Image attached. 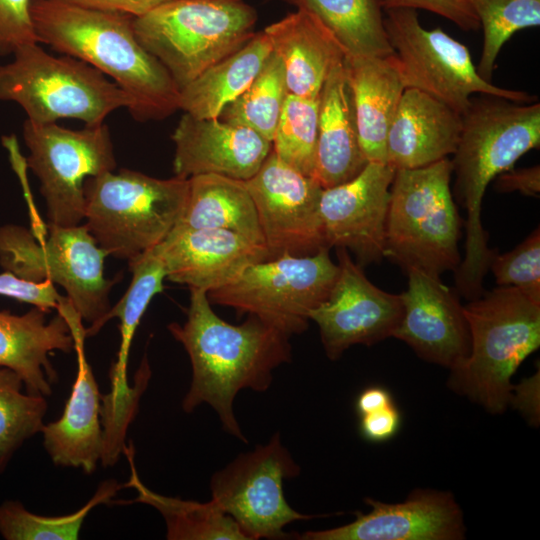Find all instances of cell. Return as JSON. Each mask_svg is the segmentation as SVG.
<instances>
[{
  "label": "cell",
  "mask_w": 540,
  "mask_h": 540,
  "mask_svg": "<svg viewBox=\"0 0 540 540\" xmlns=\"http://www.w3.org/2000/svg\"><path fill=\"white\" fill-rule=\"evenodd\" d=\"M189 289L186 321L167 327L192 366L182 409L190 413L203 403L210 405L225 432L247 443L234 414L235 397L243 389H269L273 371L291 360L290 337L254 315L240 325L230 324L214 312L205 290Z\"/></svg>",
  "instance_id": "cell-1"
},
{
  "label": "cell",
  "mask_w": 540,
  "mask_h": 540,
  "mask_svg": "<svg viewBox=\"0 0 540 540\" xmlns=\"http://www.w3.org/2000/svg\"><path fill=\"white\" fill-rule=\"evenodd\" d=\"M540 146V104L519 103L482 95L471 98L462 114L460 138L453 153L455 193L465 208L466 240L463 261L455 270L457 293L468 300L480 296L495 254L481 222L485 191L499 174L513 168L525 153Z\"/></svg>",
  "instance_id": "cell-2"
},
{
  "label": "cell",
  "mask_w": 540,
  "mask_h": 540,
  "mask_svg": "<svg viewBox=\"0 0 540 540\" xmlns=\"http://www.w3.org/2000/svg\"><path fill=\"white\" fill-rule=\"evenodd\" d=\"M30 11L38 42L109 76L131 98L135 119L159 120L179 109L178 86L139 42L132 16L64 0H33Z\"/></svg>",
  "instance_id": "cell-3"
},
{
  "label": "cell",
  "mask_w": 540,
  "mask_h": 540,
  "mask_svg": "<svg viewBox=\"0 0 540 540\" xmlns=\"http://www.w3.org/2000/svg\"><path fill=\"white\" fill-rule=\"evenodd\" d=\"M470 352L448 386L492 414L508 407L511 378L540 345V305L517 288L498 286L464 306Z\"/></svg>",
  "instance_id": "cell-4"
},
{
  "label": "cell",
  "mask_w": 540,
  "mask_h": 540,
  "mask_svg": "<svg viewBox=\"0 0 540 540\" xmlns=\"http://www.w3.org/2000/svg\"><path fill=\"white\" fill-rule=\"evenodd\" d=\"M256 22V10L244 0H168L133 17V28L180 90L242 48Z\"/></svg>",
  "instance_id": "cell-5"
},
{
  "label": "cell",
  "mask_w": 540,
  "mask_h": 540,
  "mask_svg": "<svg viewBox=\"0 0 540 540\" xmlns=\"http://www.w3.org/2000/svg\"><path fill=\"white\" fill-rule=\"evenodd\" d=\"M452 162L395 170L390 187L385 251L406 272L440 276L459 266L461 219L453 200Z\"/></svg>",
  "instance_id": "cell-6"
},
{
  "label": "cell",
  "mask_w": 540,
  "mask_h": 540,
  "mask_svg": "<svg viewBox=\"0 0 540 540\" xmlns=\"http://www.w3.org/2000/svg\"><path fill=\"white\" fill-rule=\"evenodd\" d=\"M189 179L120 169L84 182L85 226L108 255L131 260L159 244L178 222Z\"/></svg>",
  "instance_id": "cell-7"
},
{
  "label": "cell",
  "mask_w": 540,
  "mask_h": 540,
  "mask_svg": "<svg viewBox=\"0 0 540 540\" xmlns=\"http://www.w3.org/2000/svg\"><path fill=\"white\" fill-rule=\"evenodd\" d=\"M12 52L14 60L0 65V101L17 103L30 121L78 119L95 126L113 111L132 107L131 98L117 84L79 59L55 57L38 42Z\"/></svg>",
  "instance_id": "cell-8"
},
{
  "label": "cell",
  "mask_w": 540,
  "mask_h": 540,
  "mask_svg": "<svg viewBox=\"0 0 540 540\" xmlns=\"http://www.w3.org/2000/svg\"><path fill=\"white\" fill-rule=\"evenodd\" d=\"M49 237L37 239L22 226L0 227V265L14 275L33 282L49 280L64 288L67 298L90 323L86 336L96 335L100 321L111 308L109 293L116 279L104 276L108 255L85 224H48Z\"/></svg>",
  "instance_id": "cell-9"
},
{
  "label": "cell",
  "mask_w": 540,
  "mask_h": 540,
  "mask_svg": "<svg viewBox=\"0 0 540 540\" xmlns=\"http://www.w3.org/2000/svg\"><path fill=\"white\" fill-rule=\"evenodd\" d=\"M327 247L283 254L247 266L233 281L207 292L210 302L254 315L285 335L303 333L312 310L329 296L339 273Z\"/></svg>",
  "instance_id": "cell-10"
},
{
  "label": "cell",
  "mask_w": 540,
  "mask_h": 540,
  "mask_svg": "<svg viewBox=\"0 0 540 540\" xmlns=\"http://www.w3.org/2000/svg\"><path fill=\"white\" fill-rule=\"evenodd\" d=\"M384 26L393 59L405 88H414L463 114L473 94L529 103L535 96L498 87L483 79L468 48L440 28L425 29L416 9L384 11Z\"/></svg>",
  "instance_id": "cell-11"
},
{
  "label": "cell",
  "mask_w": 540,
  "mask_h": 540,
  "mask_svg": "<svg viewBox=\"0 0 540 540\" xmlns=\"http://www.w3.org/2000/svg\"><path fill=\"white\" fill-rule=\"evenodd\" d=\"M26 165L40 181L49 223L74 226L84 220V182L116 169L113 144L106 124L80 130L56 123L26 120Z\"/></svg>",
  "instance_id": "cell-12"
},
{
  "label": "cell",
  "mask_w": 540,
  "mask_h": 540,
  "mask_svg": "<svg viewBox=\"0 0 540 540\" xmlns=\"http://www.w3.org/2000/svg\"><path fill=\"white\" fill-rule=\"evenodd\" d=\"M300 466L276 432L265 445L238 455L210 481L211 501L239 526L247 540L284 539V528L317 516L301 514L286 501L283 482Z\"/></svg>",
  "instance_id": "cell-13"
},
{
  "label": "cell",
  "mask_w": 540,
  "mask_h": 540,
  "mask_svg": "<svg viewBox=\"0 0 540 540\" xmlns=\"http://www.w3.org/2000/svg\"><path fill=\"white\" fill-rule=\"evenodd\" d=\"M245 184L270 259L283 254L311 255L329 248L320 213L323 187L314 177L293 169L271 150Z\"/></svg>",
  "instance_id": "cell-14"
},
{
  "label": "cell",
  "mask_w": 540,
  "mask_h": 540,
  "mask_svg": "<svg viewBox=\"0 0 540 540\" xmlns=\"http://www.w3.org/2000/svg\"><path fill=\"white\" fill-rule=\"evenodd\" d=\"M337 257L339 273L332 290L309 315L330 360H337L353 345L370 346L393 336L403 314L400 294L371 283L347 249L337 248Z\"/></svg>",
  "instance_id": "cell-15"
},
{
  "label": "cell",
  "mask_w": 540,
  "mask_h": 540,
  "mask_svg": "<svg viewBox=\"0 0 540 540\" xmlns=\"http://www.w3.org/2000/svg\"><path fill=\"white\" fill-rule=\"evenodd\" d=\"M394 173L387 163L368 162L351 180L323 188L320 213L326 244L351 251L361 267L384 257Z\"/></svg>",
  "instance_id": "cell-16"
},
{
  "label": "cell",
  "mask_w": 540,
  "mask_h": 540,
  "mask_svg": "<svg viewBox=\"0 0 540 540\" xmlns=\"http://www.w3.org/2000/svg\"><path fill=\"white\" fill-rule=\"evenodd\" d=\"M408 287L401 293L403 314L393 336L422 359L450 370L470 352V331L458 293L440 276L411 269Z\"/></svg>",
  "instance_id": "cell-17"
},
{
  "label": "cell",
  "mask_w": 540,
  "mask_h": 540,
  "mask_svg": "<svg viewBox=\"0 0 540 540\" xmlns=\"http://www.w3.org/2000/svg\"><path fill=\"white\" fill-rule=\"evenodd\" d=\"M365 502L368 513L356 512L343 526L299 535L302 540H460L465 537L463 512L447 491L416 489L403 502Z\"/></svg>",
  "instance_id": "cell-18"
},
{
  "label": "cell",
  "mask_w": 540,
  "mask_h": 540,
  "mask_svg": "<svg viewBox=\"0 0 540 540\" xmlns=\"http://www.w3.org/2000/svg\"><path fill=\"white\" fill-rule=\"evenodd\" d=\"M132 273L131 283L119 300L109 309L97 326L96 333L113 317L120 320V346L117 361L110 371L111 389L101 396V423L104 432L112 437H123L138 409L139 398L150 378V368L142 363L136 375V384L127 381L128 356L136 329L152 298L163 291L166 271L154 248L128 261Z\"/></svg>",
  "instance_id": "cell-19"
},
{
  "label": "cell",
  "mask_w": 540,
  "mask_h": 540,
  "mask_svg": "<svg viewBox=\"0 0 540 540\" xmlns=\"http://www.w3.org/2000/svg\"><path fill=\"white\" fill-rule=\"evenodd\" d=\"M60 313L72 332L77 353V375L61 417L43 426V444L55 465L81 468L93 473L101 459V395L87 362L82 318L67 297L59 301Z\"/></svg>",
  "instance_id": "cell-20"
},
{
  "label": "cell",
  "mask_w": 540,
  "mask_h": 540,
  "mask_svg": "<svg viewBox=\"0 0 540 540\" xmlns=\"http://www.w3.org/2000/svg\"><path fill=\"white\" fill-rule=\"evenodd\" d=\"M175 176L216 174L246 181L259 170L272 143L255 131L220 118L184 113L173 134Z\"/></svg>",
  "instance_id": "cell-21"
},
{
  "label": "cell",
  "mask_w": 540,
  "mask_h": 540,
  "mask_svg": "<svg viewBox=\"0 0 540 540\" xmlns=\"http://www.w3.org/2000/svg\"><path fill=\"white\" fill-rule=\"evenodd\" d=\"M153 248L166 279L206 292L233 281L247 266L270 259L265 245L225 229L173 227Z\"/></svg>",
  "instance_id": "cell-22"
},
{
  "label": "cell",
  "mask_w": 540,
  "mask_h": 540,
  "mask_svg": "<svg viewBox=\"0 0 540 540\" xmlns=\"http://www.w3.org/2000/svg\"><path fill=\"white\" fill-rule=\"evenodd\" d=\"M462 114L414 88H405L388 131L386 163L394 170L425 167L453 155Z\"/></svg>",
  "instance_id": "cell-23"
},
{
  "label": "cell",
  "mask_w": 540,
  "mask_h": 540,
  "mask_svg": "<svg viewBox=\"0 0 540 540\" xmlns=\"http://www.w3.org/2000/svg\"><path fill=\"white\" fill-rule=\"evenodd\" d=\"M281 60L289 94L319 99L323 84L347 51L311 12L297 8L264 30Z\"/></svg>",
  "instance_id": "cell-24"
},
{
  "label": "cell",
  "mask_w": 540,
  "mask_h": 540,
  "mask_svg": "<svg viewBox=\"0 0 540 540\" xmlns=\"http://www.w3.org/2000/svg\"><path fill=\"white\" fill-rule=\"evenodd\" d=\"M48 312L33 308L23 315L0 311V366L15 371L26 392L48 396L57 375L48 355L60 350L70 353L74 339L65 318L57 313L47 321Z\"/></svg>",
  "instance_id": "cell-25"
},
{
  "label": "cell",
  "mask_w": 540,
  "mask_h": 540,
  "mask_svg": "<svg viewBox=\"0 0 540 540\" xmlns=\"http://www.w3.org/2000/svg\"><path fill=\"white\" fill-rule=\"evenodd\" d=\"M344 60L330 71L319 96L314 178L324 189L351 180L368 163L359 142Z\"/></svg>",
  "instance_id": "cell-26"
},
{
  "label": "cell",
  "mask_w": 540,
  "mask_h": 540,
  "mask_svg": "<svg viewBox=\"0 0 540 540\" xmlns=\"http://www.w3.org/2000/svg\"><path fill=\"white\" fill-rule=\"evenodd\" d=\"M344 63L362 152L368 162L386 163L388 131L405 90L393 55L347 54Z\"/></svg>",
  "instance_id": "cell-27"
},
{
  "label": "cell",
  "mask_w": 540,
  "mask_h": 540,
  "mask_svg": "<svg viewBox=\"0 0 540 540\" xmlns=\"http://www.w3.org/2000/svg\"><path fill=\"white\" fill-rule=\"evenodd\" d=\"M174 227L225 229L265 245L256 206L245 181L216 174L189 178L187 200Z\"/></svg>",
  "instance_id": "cell-28"
},
{
  "label": "cell",
  "mask_w": 540,
  "mask_h": 540,
  "mask_svg": "<svg viewBox=\"0 0 540 540\" xmlns=\"http://www.w3.org/2000/svg\"><path fill=\"white\" fill-rule=\"evenodd\" d=\"M264 31L180 89L178 108L196 118H218L256 78L272 54Z\"/></svg>",
  "instance_id": "cell-29"
},
{
  "label": "cell",
  "mask_w": 540,
  "mask_h": 540,
  "mask_svg": "<svg viewBox=\"0 0 540 540\" xmlns=\"http://www.w3.org/2000/svg\"><path fill=\"white\" fill-rule=\"evenodd\" d=\"M131 476L122 487L134 488L137 497L118 503H144L153 506L166 523L169 540H247L236 522L222 512L211 500L201 503L163 496L147 488L140 480L134 465V449L130 443L124 447Z\"/></svg>",
  "instance_id": "cell-30"
},
{
  "label": "cell",
  "mask_w": 540,
  "mask_h": 540,
  "mask_svg": "<svg viewBox=\"0 0 540 540\" xmlns=\"http://www.w3.org/2000/svg\"><path fill=\"white\" fill-rule=\"evenodd\" d=\"M313 13L348 55L389 57L385 0H283Z\"/></svg>",
  "instance_id": "cell-31"
},
{
  "label": "cell",
  "mask_w": 540,
  "mask_h": 540,
  "mask_svg": "<svg viewBox=\"0 0 540 540\" xmlns=\"http://www.w3.org/2000/svg\"><path fill=\"white\" fill-rule=\"evenodd\" d=\"M287 94L282 62L272 52L252 83L218 118L247 127L272 143Z\"/></svg>",
  "instance_id": "cell-32"
},
{
  "label": "cell",
  "mask_w": 540,
  "mask_h": 540,
  "mask_svg": "<svg viewBox=\"0 0 540 540\" xmlns=\"http://www.w3.org/2000/svg\"><path fill=\"white\" fill-rule=\"evenodd\" d=\"M122 488L115 480H106L79 510L62 516H41L25 509L19 501L0 505V534L6 540H75L89 512L99 504H109Z\"/></svg>",
  "instance_id": "cell-33"
},
{
  "label": "cell",
  "mask_w": 540,
  "mask_h": 540,
  "mask_svg": "<svg viewBox=\"0 0 540 540\" xmlns=\"http://www.w3.org/2000/svg\"><path fill=\"white\" fill-rule=\"evenodd\" d=\"M23 386L15 371L0 366V473L23 442L44 426V396L24 393Z\"/></svg>",
  "instance_id": "cell-34"
},
{
  "label": "cell",
  "mask_w": 540,
  "mask_h": 540,
  "mask_svg": "<svg viewBox=\"0 0 540 540\" xmlns=\"http://www.w3.org/2000/svg\"><path fill=\"white\" fill-rule=\"evenodd\" d=\"M483 28V48L477 68L491 82L503 45L519 30L540 25V0H465Z\"/></svg>",
  "instance_id": "cell-35"
},
{
  "label": "cell",
  "mask_w": 540,
  "mask_h": 540,
  "mask_svg": "<svg viewBox=\"0 0 540 540\" xmlns=\"http://www.w3.org/2000/svg\"><path fill=\"white\" fill-rule=\"evenodd\" d=\"M319 99L287 94L272 139V151L298 172L314 177Z\"/></svg>",
  "instance_id": "cell-36"
},
{
  "label": "cell",
  "mask_w": 540,
  "mask_h": 540,
  "mask_svg": "<svg viewBox=\"0 0 540 540\" xmlns=\"http://www.w3.org/2000/svg\"><path fill=\"white\" fill-rule=\"evenodd\" d=\"M498 286L517 288L540 305V231L536 228L513 250L493 255L490 266Z\"/></svg>",
  "instance_id": "cell-37"
},
{
  "label": "cell",
  "mask_w": 540,
  "mask_h": 540,
  "mask_svg": "<svg viewBox=\"0 0 540 540\" xmlns=\"http://www.w3.org/2000/svg\"><path fill=\"white\" fill-rule=\"evenodd\" d=\"M33 0H0V50L38 42L31 18ZM39 43V42H38Z\"/></svg>",
  "instance_id": "cell-38"
},
{
  "label": "cell",
  "mask_w": 540,
  "mask_h": 540,
  "mask_svg": "<svg viewBox=\"0 0 540 540\" xmlns=\"http://www.w3.org/2000/svg\"><path fill=\"white\" fill-rule=\"evenodd\" d=\"M0 295L32 304L47 312L52 308L56 309L62 298L53 282L49 280L42 282L29 281L9 271L0 273Z\"/></svg>",
  "instance_id": "cell-39"
},
{
  "label": "cell",
  "mask_w": 540,
  "mask_h": 540,
  "mask_svg": "<svg viewBox=\"0 0 540 540\" xmlns=\"http://www.w3.org/2000/svg\"><path fill=\"white\" fill-rule=\"evenodd\" d=\"M390 8L424 9L442 16L465 31L477 30L480 23L465 0H385Z\"/></svg>",
  "instance_id": "cell-40"
},
{
  "label": "cell",
  "mask_w": 540,
  "mask_h": 540,
  "mask_svg": "<svg viewBox=\"0 0 540 540\" xmlns=\"http://www.w3.org/2000/svg\"><path fill=\"white\" fill-rule=\"evenodd\" d=\"M401 415L394 404L378 411L360 416L359 431L370 442H384L399 431Z\"/></svg>",
  "instance_id": "cell-41"
},
{
  "label": "cell",
  "mask_w": 540,
  "mask_h": 540,
  "mask_svg": "<svg viewBox=\"0 0 540 540\" xmlns=\"http://www.w3.org/2000/svg\"><path fill=\"white\" fill-rule=\"evenodd\" d=\"M495 189L499 192L518 191L526 196L538 197L540 193V166L509 169L495 178Z\"/></svg>",
  "instance_id": "cell-42"
},
{
  "label": "cell",
  "mask_w": 540,
  "mask_h": 540,
  "mask_svg": "<svg viewBox=\"0 0 540 540\" xmlns=\"http://www.w3.org/2000/svg\"><path fill=\"white\" fill-rule=\"evenodd\" d=\"M71 4L100 11L138 17L168 0H64Z\"/></svg>",
  "instance_id": "cell-43"
},
{
  "label": "cell",
  "mask_w": 540,
  "mask_h": 540,
  "mask_svg": "<svg viewBox=\"0 0 540 540\" xmlns=\"http://www.w3.org/2000/svg\"><path fill=\"white\" fill-rule=\"evenodd\" d=\"M539 373L526 379L517 387L515 394L512 393L509 405H514L529 418L530 422L538 423L539 409L536 404V392H538Z\"/></svg>",
  "instance_id": "cell-44"
},
{
  "label": "cell",
  "mask_w": 540,
  "mask_h": 540,
  "mask_svg": "<svg viewBox=\"0 0 540 540\" xmlns=\"http://www.w3.org/2000/svg\"><path fill=\"white\" fill-rule=\"evenodd\" d=\"M394 404L388 390L381 386H370L362 390L356 398L355 409L360 416Z\"/></svg>",
  "instance_id": "cell-45"
}]
</instances>
